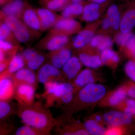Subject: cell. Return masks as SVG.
I'll list each match as a JSON object with an SVG mask.
<instances>
[{"mask_svg":"<svg viewBox=\"0 0 135 135\" xmlns=\"http://www.w3.org/2000/svg\"><path fill=\"white\" fill-rule=\"evenodd\" d=\"M15 109L9 101H0V119L1 121L5 120L12 115Z\"/></svg>","mask_w":135,"mask_h":135,"instance_id":"obj_30","label":"cell"},{"mask_svg":"<svg viewBox=\"0 0 135 135\" xmlns=\"http://www.w3.org/2000/svg\"><path fill=\"white\" fill-rule=\"evenodd\" d=\"M18 115L25 125L50 133L55 128L57 119L48 109L39 102L27 105L18 104Z\"/></svg>","mask_w":135,"mask_h":135,"instance_id":"obj_1","label":"cell"},{"mask_svg":"<svg viewBox=\"0 0 135 135\" xmlns=\"http://www.w3.org/2000/svg\"><path fill=\"white\" fill-rule=\"evenodd\" d=\"M105 121L113 127H119L129 124L132 121V114L124 112L111 111L104 114Z\"/></svg>","mask_w":135,"mask_h":135,"instance_id":"obj_10","label":"cell"},{"mask_svg":"<svg viewBox=\"0 0 135 135\" xmlns=\"http://www.w3.org/2000/svg\"><path fill=\"white\" fill-rule=\"evenodd\" d=\"M69 40L68 36L51 29L38 42L36 47L40 49L52 51L67 46Z\"/></svg>","mask_w":135,"mask_h":135,"instance_id":"obj_2","label":"cell"},{"mask_svg":"<svg viewBox=\"0 0 135 135\" xmlns=\"http://www.w3.org/2000/svg\"><path fill=\"white\" fill-rule=\"evenodd\" d=\"M11 75L7 70L1 73L0 100L9 101L14 98L16 86Z\"/></svg>","mask_w":135,"mask_h":135,"instance_id":"obj_5","label":"cell"},{"mask_svg":"<svg viewBox=\"0 0 135 135\" xmlns=\"http://www.w3.org/2000/svg\"><path fill=\"white\" fill-rule=\"evenodd\" d=\"M21 19L31 29L38 31H42L41 25L36 10L28 3L23 11Z\"/></svg>","mask_w":135,"mask_h":135,"instance_id":"obj_11","label":"cell"},{"mask_svg":"<svg viewBox=\"0 0 135 135\" xmlns=\"http://www.w3.org/2000/svg\"><path fill=\"white\" fill-rule=\"evenodd\" d=\"M100 4L92 2L83 6L82 19L86 22H90L98 19L99 16Z\"/></svg>","mask_w":135,"mask_h":135,"instance_id":"obj_17","label":"cell"},{"mask_svg":"<svg viewBox=\"0 0 135 135\" xmlns=\"http://www.w3.org/2000/svg\"><path fill=\"white\" fill-rule=\"evenodd\" d=\"M80 29V25L75 20L62 17L56 23L51 29L68 36L77 32Z\"/></svg>","mask_w":135,"mask_h":135,"instance_id":"obj_9","label":"cell"},{"mask_svg":"<svg viewBox=\"0 0 135 135\" xmlns=\"http://www.w3.org/2000/svg\"></svg>","mask_w":135,"mask_h":135,"instance_id":"obj_47","label":"cell"},{"mask_svg":"<svg viewBox=\"0 0 135 135\" xmlns=\"http://www.w3.org/2000/svg\"><path fill=\"white\" fill-rule=\"evenodd\" d=\"M47 56L49 63L58 69L62 68L72 57L71 50L66 46L57 50L50 51Z\"/></svg>","mask_w":135,"mask_h":135,"instance_id":"obj_8","label":"cell"},{"mask_svg":"<svg viewBox=\"0 0 135 135\" xmlns=\"http://www.w3.org/2000/svg\"><path fill=\"white\" fill-rule=\"evenodd\" d=\"M15 37L20 42L28 43L38 38L40 32L28 27L22 21L13 32Z\"/></svg>","mask_w":135,"mask_h":135,"instance_id":"obj_12","label":"cell"},{"mask_svg":"<svg viewBox=\"0 0 135 135\" xmlns=\"http://www.w3.org/2000/svg\"><path fill=\"white\" fill-rule=\"evenodd\" d=\"M64 83V88L62 95L57 103L56 106L59 107L62 105L69 103L72 101L74 98V86L71 83L68 82Z\"/></svg>","mask_w":135,"mask_h":135,"instance_id":"obj_24","label":"cell"},{"mask_svg":"<svg viewBox=\"0 0 135 135\" xmlns=\"http://www.w3.org/2000/svg\"><path fill=\"white\" fill-rule=\"evenodd\" d=\"M20 48V46H17L8 42L0 40V50L7 52L18 50Z\"/></svg>","mask_w":135,"mask_h":135,"instance_id":"obj_34","label":"cell"},{"mask_svg":"<svg viewBox=\"0 0 135 135\" xmlns=\"http://www.w3.org/2000/svg\"><path fill=\"white\" fill-rule=\"evenodd\" d=\"M25 65L22 55L16 54L11 60L7 70L10 74H12L24 68Z\"/></svg>","mask_w":135,"mask_h":135,"instance_id":"obj_27","label":"cell"},{"mask_svg":"<svg viewBox=\"0 0 135 135\" xmlns=\"http://www.w3.org/2000/svg\"><path fill=\"white\" fill-rule=\"evenodd\" d=\"M101 60L102 62L104 64L116 63L119 62V57L113 50L107 49L102 51Z\"/></svg>","mask_w":135,"mask_h":135,"instance_id":"obj_31","label":"cell"},{"mask_svg":"<svg viewBox=\"0 0 135 135\" xmlns=\"http://www.w3.org/2000/svg\"><path fill=\"white\" fill-rule=\"evenodd\" d=\"M71 3H82V0H70Z\"/></svg>","mask_w":135,"mask_h":135,"instance_id":"obj_44","label":"cell"},{"mask_svg":"<svg viewBox=\"0 0 135 135\" xmlns=\"http://www.w3.org/2000/svg\"><path fill=\"white\" fill-rule=\"evenodd\" d=\"M10 61L5 60L0 62V73H2L7 69Z\"/></svg>","mask_w":135,"mask_h":135,"instance_id":"obj_39","label":"cell"},{"mask_svg":"<svg viewBox=\"0 0 135 135\" xmlns=\"http://www.w3.org/2000/svg\"><path fill=\"white\" fill-rule=\"evenodd\" d=\"M95 120L96 121L98 122H100L102 120L101 116L99 115H97L95 116Z\"/></svg>","mask_w":135,"mask_h":135,"instance_id":"obj_43","label":"cell"},{"mask_svg":"<svg viewBox=\"0 0 135 135\" xmlns=\"http://www.w3.org/2000/svg\"><path fill=\"white\" fill-rule=\"evenodd\" d=\"M79 58L83 64L90 68H98L100 66L102 62L98 56L91 55L84 52L80 53Z\"/></svg>","mask_w":135,"mask_h":135,"instance_id":"obj_20","label":"cell"},{"mask_svg":"<svg viewBox=\"0 0 135 135\" xmlns=\"http://www.w3.org/2000/svg\"><path fill=\"white\" fill-rule=\"evenodd\" d=\"M0 40L20 46V42L15 37L13 32L2 21H1L0 24Z\"/></svg>","mask_w":135,"mask_h":135,"instance_id":"obj_26","label":"cell"},{"mask_svg":"<svg viewBox=\"0 0 135 135\" xmlns=\"http://www.w3.org/2000/svg\"><path fill=\"white\" fill-rule=\"evenodd\" d=\"M94 81L95 79L92 72L89 69H85L76 76L73 85L74 88H80L87 84L94 83Z\"/></svg>","mask_w":135,"mask_h":135,"instance_id":"obj_19","label":"cell"},{"mask_svg":"<svg viewBox=\"0 0 135 135\" xmlns=\"http://www.w3.org/2000/svg\"><path fill=\"white\" fill-rule=\"evenodd\" d=\"M16 135H48L50 133L38 129L25 125L17 129L15 133Z\"/></svg>","mask_w":135,"mask_h":135,"instance_id":"obj_29","label":"cell"},{"mask_svg":"<svg viewBox=\"0 0 135 135\" xmlns=\"http://www.w3.org/2000/svg\"><path fill=\"white\" fill-rule=\"evenodd\" d=\"M126 107L124 109V112L135 114V101L132 99H128L126 102Z\"/></svg>","mask_w":135,"mask_h":135,"instance_id":"obj_37","label":"cell"},{"mask_svg":"<svg viewBox=\"0 0 135 135\" xmlns=\"http://www.w3.org/2000/svg\"><path fill=\"white\" fill-rule=\"evenodd\" d=\"M83 10L82 3H71L62 10L61 16L65 18H72L82 15Z\"/></svg>","mask_w":135,"mask_h":135,"instance_id":"obj_21","label":"cell"},{"mask_svg":"<svg viewBox=\"0 0 135 135\" xmlns=\"http://www.w3.org/2000/svg\"><path fill=\"white\" fill-rule=\"evenodd\" d=\"M46 56L39 53L38 55L31 60L26 63L27 68L30 70L35 71L40 68L46 60Z\"/></svg>","mask_w":135,"mask_h":135,"instance_id":"obj_33","label":"cell"},{"mask_svg":"<svg viewBox=\"0 0 135 135\" xmlns=\"http://www.w3.org/2000/svg\"><path fill=\"white\" fill-rule=\"evenodd\" d=\"M135 27V2L132 1L131 7L121 20L120 29L122 33L130 32Z\"/></svg>","mask_w":135,"mask_h":135,"instance_id":"obj_15","label":"cell"},{"mask_svg":"<svg viewBox=\"0 0 135 135\" xmlns=\"http://www.w3.org/2000/svg\"><path fill=\"white\" fill-rule=\"evenodd\" d=\"M15 86L21 83H26L37 86V77L33 71L27 68H22L11 75Z\"/></svg>","mask_w":135,"mask_h":135,"instance_id":"obj_13","label":"cell"},{"mask_svg":"<svg viewBox=\"0 0 135 135\" xmlns=\"http://www.w3.org/2000/svg\"><path fill=\"white\" fill-rule=\"evenodd\" d=\"M134 56H135V54H134Z\"/></svg>","mask_w":135,"mask_h":135,"instance_id":"obj_46","label":"cell"},{"mask_svg":"<svg viewBox=\"0 0 135 135\" xmlns=\"http://www.w3.org/2000/svg\"><path fill=\"white\" fill-rule=\"evenodd\" d=\"M41 25L42 31L52 29L56 23L62 17L55 11L45 7L35 9Z\"/></svg>","mask_w":135,"mask_h":135,"instance_id":"obj_7","label":"cell"},{"mask_svg":"<svg viewBox=\"0 0 135 135\" xmlns=\"http://www.w3.org/2000/svg\"><path fill=\"white\" fill-rule=\"evenodd\" d=\"M127 96V91L125 89L121 88L114 92L110 97L109 103L112 106L118 104L126 99Z\"/></svg>","mask_w":135,"mask_h":135,"instance_id":"obj_32","label":"cell"},{"mask_svg":"<svg viewBox=\"0 0 135 135\" xmlns=\"http://www.w3.org/2000/svg\"><path fill=\"white\" fill-rule=\"evenodd\" d=\"M107 15L110 23L111 27L114 30L119 29L121 20L118 6L116 4L110 5L107 11Z\"/></svg>","mask_w":135,"mask_h":135,"instance_id":"obj_25","label":"cell"},{"mask_svg":"<svg viewBox=\"0 0 135 135\" xmlns=\"http://www.w3.org/2000/svg\"><path fill=\"white\" fill-rule=\"evenodd\" d=\"M81 64L79 58L76 56L72 57L62 68L63 77L65 76L69 80L75 79L80 73Z\"/></svg>","mask_w":135,"mask_h":135,"instance_id":"obj_16","label":"cell"},{"mask_svg":"<svg viewBox=\"0 0 135 135\" xmlns=\"http://www.w3.org/2000/svg\"><path fill=\"white\" fill-rule=\"evenodd\" d=\"M133 1H134V2H135V0H133Z\"/></svg>","mask_w":135,"mask_h":135,"instance_id":"obj_45","label":"cell"},{"mask_svg":"<svg viewBox=\"0 0 135 135\" xmlns=\"http://www.w3.org/2000/svg\"><path fill=\"white\" fill-rule=\"evenodd\" d=\"M94 36V32L90 30L81 31L73 39V46L76 49L82 48L91 41Z\"/></svg>","mask_w":135,"mask_h":135,"instance_id":"obj_18","label":"cell"},{"mask_svg":"<svg viewBox=\"0 0 135 135\" xmlns=\"http://www.w3.org/2000/svg\"><path fill=\"white\" fill-rule=\"evenodd\" d=\"M122 133V130L119 127H113L105 131L106 135H120Z\"/></svg>","mask_w":135,"mask_h":135,"instance_id":"obj_38","label":"cell"},{"mask_svg":"<svg viewBox=\"0 0 135 135\" xmlns=\"http://www.w3.org/2000/svg\"><path fill=\"white\" fill-rule=\"evenodd\" d=\"M90 43L92 47H96L99 50L103 51L112 46L113 42L110 37L98 35L93 37Z\"/></svg>","mask_w":135,"mask_h":135,"instance_id":"obj_22","label":"cell"},{"mask_svg":"<svg viewBox=\"0 0 135 135\" xmlns=\"http://www.w3.org/2000/svg\"><path fill=\"white\" fill-rule=\"evenodd\" d=\"M127 93L129 96L135 98V86L130 87L128 90Z\"/></svg>","mask_w":135,"mask_h":135,"instance_id":"obj_41","label":"cell"},{"mask_svg":"<svg viewBox=\"0 0 135 135\" xmlns=\"http://www.w3.org/2000/svg\"><path fill=\"white\" fill-rule=\"evenodd\" d=\"M125 71L128 76L135 82V64L133 61L130 60L127 63Z\"/></svg>","mask_w":135,"mask_h":135,"instance_id":"obj_35","label":"cell"},{"mask_svg":"<svg viewBox=\"0 0 135 135\" xmlns=\"http://www.w3.org/2000/svg\"><path fill=\"white\" fill-rule=\"evenodd\" d=\"M27 3L25 0H11L3 5L1 12L6 16H12L21 19Z\"/></svg>","mask_w":135,"mask_h":135,"instance_id":"obj_14","label":"cell"},{"mask_svg":"<svg viewBox=\"0 0 135 135\" xmlns=\"http://www.w3.org/2000/svg\"><path fill=\"white\" fill-rule=\"evenodd\" d=\"M39 3L43 7L47 8L54 11L63 10L68 4L70 0H39Z\"/></svg>","mask_w":135,"mask_h":135,"instance_id":"obj_23","label":"cell"},{"mask_svg":"<svg viewBox=\"0 0 135 135\" xmlns=\"http://www.w3.org/2000/svg\"><path fill=\"white\" fill-rule=\"evenodd\" d=\"M106 92V89L103 85L90 83L85 85L80 90L78 97L82 103H92L102 99Z\"/></svg>","mask_w":135,"mask_h":135,"instance_id":"obj_3","label":"cell"},{"mask_svg":"<svg viewBox=\"0 0 135 135\" xmlns=\"http://www.w3.org/2000/svg\"><path fill=\"white\" fill-rule=\"evenodd\" d=\"M36 87L29 84L21 83L16 86L14 98L18 104L27 105L34 101Z\"/></svg>","mask_w":135,"mask_h":135,"instance_id":"obj_4","label":"cell"},{"mask_svg":"<svg viewBox=\"0 0 135 135\" xmlns=\"http://www.w3.org/2000/svg\"><path fill=\"white\" fill-rule=\"evenodd\" d=\"M11 0H0L1 1V5H4L10 2Z\"/></svg>","mask_w":135,"mask_h":135,"instance_id":"obj_42","label":"cell"},{"mask_svg":"<svg viewBox=\"0 0 135 135\" xmlns=\"http://www.w3.org/2000/svg\"><path fill=\"white\" fill-rule=\"evenodd\" d=\"M36 77L38 81L44 84L51 81H58L63 79L62 72L50 63L42 66L38 71Z\"/></svg>","mask_w":135,"mask_h":135,"instance_id":"obj_6","label":"cell"},{"mask_svg":"<svg viewBox=\"0 0 135 135\" xmlns=\"http://www.w3.org/2000/svg\"><path fill=\"white\" fill-rule=\"evenodd\" d=\"M38 51L32 49H27L22 52L21 54L26 63L34 58L39 54Z\"/></svg>","mask_w":135,"mask_h":135,"instance_id":"obj_36","label":"cell"},{"mask_svg":"<svg viewBox=\"0 0 135 135\" xmlns=\"http://www.w3.org/2000/svg\"><path fill=\"white\" fill-rule=\"evenodd\" d=\"M84 127L88 133L94 135H103L105 134V131L98 122L93 120H88L84 123Z\"/></svg>","mask_w":135,"mask_h":135,"instance_id":"obj_28","label":"cell"},{"mask_svg":"<svg viewBox=\"0 0 135 135\" xmlns=\"http://www.w3.org/2000/svg\"><path fill=\"white\" fill-rule=\"evenodd\" d=\"M102 27L104 29H107L111 26L110 23L108 18H104L102 22Z\"/></svg>","mask_w":135,"mask_h":135,"instance_id":"obj_40","label":"cell"}]
</instances>
